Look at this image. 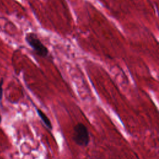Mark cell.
Returning <instances> with one entry per match:
<instances>
[{
	"label": "cell",
	"mask_w": 159,
	"mask_h": 159,
	"mask_svg": "<svg viewBox=\"0 0 159 159\" xmlns=\"http://www.w3.org/2000/svg\"><path fill=\"white\" fill-rule=\"evenodd\" d=\"M26 42L33 49L35 53L40 57H47L49 52L47 47L41 42L37 35L33 32L27 33L25 37Z\"/></svg>",
	"instance_id": "cell-1"
},
{
	"label": "cell",
	"mask_w": 159,
	"mask_h": 159,
	"mask_svg": "<svg viewBox=\"0 0 159 159\" xmlns=\"http://www.w3.org/2000/svg\"><path fill=\"white\" fill-rule=\"evenodd\" d=\"M73 139L80 146L86 147L89 143V135L86 127L83 123H78L73 127Z\"/></svg>",
	"instance_id": "cell-2"
},
{
	"label": "cell",
	"mask_w": 159,
	"mask_h": 159,
	"mask_svg": "<svg viewBox=\"0 0 159 159\" xmlns=\"http://www.w3.org/2000/svg\"><path fill=\"white\" fill-rule=\"evenodd\" d=\"M37 112L41 119V120L43 121V122L45 124V125L49 129H52V125L50 122V120L48 119L47 116L40 109H36Z\"/></svg>",
	"instance_id": "cell-3"
},
{
	"label": "cell",
	"mask_w": 159,
	"mask_h": 159,
	"mask_svg": "<svg viewBox=\"0 0 159 159\" xmlns=\"http://www.w3.org/2000/svg\"><path fill=\"white\" fill-rule=\"evenodd\" d=\"M2 84H3V80L1 79L0 81V101L2 98Z\"/></svg>",
	"instance_id": "cell-4"
},
{
	"label": "cell",
	"mask_w": 159,
	"mask_h": 159,
	"mask_svg": "<svg viewBox=\"0 0 159 159\" xmlns=\"http://www.w3.org/2000/svg\"><path fill=\"white\" fill-rule=\"evenodd\" d=\"M1 116H0V122H1Z\"/></svg>",
	"instance_id": "cell-5"
}]
</instances>
